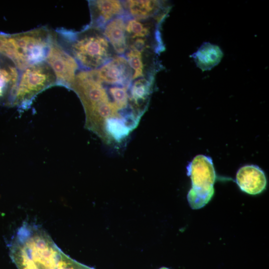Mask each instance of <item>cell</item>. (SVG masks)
<instances>
[{"instance_id": "cell-13", "label": "cell", "mask_w": 269, "mask_h": 269, "mask_svg": "<svg viewBox=\"0 0 269 269\" xmlns=\"http://www.w3.org/2000/svg\"><path fill=\"white\" fill-rule=\"evenodd\" d=\"M152 86L150 78H140L131 86L130 103L134 114L139 118L145 109Z\"/></svg>"}, {"instance_id": "cell-19", "label": "cell", "mask_w": 269, "mask_h": 269, "mask_svg": "<svg viewBox=\"0 0 269 269\" xmlns=\"http://www.w3.org/2000/svg\"><path fill=\"white\" fill-rule=\"evenodd\" d=\"M159 269H169V268H167L166 267H162L160 268Z\"/></svg>"}, {"instance_id": "cell-12", "label": "cell", "mask_w": 269, "mask_h": 269, "mask_svg": "<svg viewBox=\"0 0 269 269\" xmlns=\"http://www.w3.org/2000/svg\"><path fill=\"white\" fill-rule=\"evenodd\" d=\"M131 16L129 14L117 16L109 21L103 27V34L110 42L116 52L123 54L127 49L126 31V22Z\"/></svg>"}, {"instance_id": "cell-18", "label": "cell", "mask_w": 269, "mask_h": 269, "mask_svg": "<svg viewBox=\"0 0 269 269\" xmlns=\"http://www.w3.org/2000/svg\"><path fill=\"white\" fill-rule=\"evenodd\" d=\"M56 269H95L81 264L62 252Z\"/></svg>"}, {"instance_id": "cell-6", "label": "cell", "mask_w": 269, "mask_h": 269, "mask_svg": "<svg viewBox=\"0 0 269 269\" xmlns=\"http://www.w3.org/2000/svg\"><path fill=\"white\" fill-rule=\"evenodd\" d=\"M45 60L55 74L56 84L71 88L79 65L58 41L57 34H54Z\"/></svg>"}, {"instance_id": "cell-5", "label": "cell", "mask_w": 269, "mask_h": 269, "mask_svg": "<svg viewBox=\"0 0 269 269\" xmlns=\"http://www.w3.org/2000/svg\"><path fill=\"white\" fill-rule=\"evenodd\" d=\"M55 84V74L45 62L29 66L19 76L12 105H29L37 94Z\"/></svg>"}, {"instance_id": "cell-14", "label": "cell", "mask_w": 269, "mask_h": 269, "mask_svg": "<svg viewBox=\"0 0 269 269\" xmlns=\"http://www.w3.org/2000/svg\"><path fill=\"white\" fill-rule=\"evenodd\" d=\"M192 56L196 65L204 71L210 70L217 65L223 57V52L217 45L205 42Z\"/></svg>"}, {"instance_id": "cell-7", "label": "cell", "mask_w": 269, "mask_h": 269, "mask_svg": "<svg viewBox=\"0 0 269 269\" xmlns=\"http://www.w3.org/2000/svg\"><path fill=\"white\" fill-rule=\"evenodd\" d=\"M126 31L129 49L146 52L155 48L153 38H157L156 36L157 33L152 20L130 19V17L126 22Z\"/></svg>"}, {"instance_id": "cell-1", "label": "cell", "mask_w": 269, "mask_h": 269, "mask_svg": "<svg viewBox=\"0 0 269 269\" xmlns=\"http://www.w3.org/2000/svg\"><path fill=\"white\" fill-rule=\"evenodd\" d=\"M9 248L18 269H56L62 252L41 227L28 222L18 228Z\"/></svg>"}, {"instance_id": "cell-16", "label": "cell", "mask_w": 269, "mask_h": 269, "mask_svg": "<svg viewBox=\"0 0 269 269\" xmlns=\"http://www.w3.org/2000/svg\"><path fill=\"white\" fill-rule=\"evenodd\" d=\"M143 52L129 49L126 54V59L133 71L132 79L144 77L146 72V64Z\"/></svg>"}, {"instance_id": "cell-3", "label": "cell", "mask_w": 269, "mask_h": 269, "mask_svg": "<svg viewBox=\"0 0 269 269\" xmlns=\"http://www.w3.org/2000/svg\"><path fill=\"white\" fill-rule=\"evenodd\" d=\"M69 45L71 55L86 70L97 69L112 59L109 41L100 29L90 26L77 33L58 31Z\"/></svg>"}, {"instance_id": "cell-8", "label": "cell", "mask_w": 269, "mask_h": 269, "mask_svg": "<svg viewBox=\"0 0 269 269\" xmlns=\"http://www.w3.org/2000/svg\"><path fill=\"white\" fill-rule=\"evenodd\" d=\"M103 82L129 88L131 86L133 71L123 56H117L99 69Z\"/></svg>"}, {"instance_id": "cell-15", "label": "cell", "mask_w": 269, "mask_h": 269, "mask_svg": "<svg viewBox=\"0 0 269 269\" xmlns=\"http://www.w3.org/2000/svg\"><path fill=\"white\" fill-rule=\"evenodd\" d=\"M124 3L131 16L136 19L151 18L157 13L161 6L157 0H131Z\"/></svg>"}, {"instance_id": "cell-9", "label": "cell", "mask_w": 269, "mask_h": 269, "mask_svg": "<svg viewBox=\"0 0 269 269\" xmlns=\"http://www.w3.org/2000/svg\"><path fill=\"white\" fill-rule=\"evenodd\" d=\"M13 62L0 53V101L12 105L19 75Z\"/></svg>"}, {"instance_id": "cell-4", "label": "cell", "mask_w": 269, "mask_h": 269, "mask_svg": "<svg viewBox=\"0 0 269 269\" xmlns=\"http://www.w3.org/2000/svg\"><path fill=\"white\" fill-rule=\"evenodd\" d=\"M187 170L191 180L187 200L192 209H199L210 201L214 193L216 173L213 161L209 156L198 155L189 163Z\"/></svg>"}, {"instance_id": "cell-2", "label": "cell", "mask_w": 269, "mask_h": 269, "mask_svg": "<svg viewBox=\"0 0 269 269\" xmlns=\"http://www.w3.org/2000/svg\"><path fill=\"white\" fill-rule=\"evenodd\" d=\"M54 34L45 27L17 34L0 33V53L23 70L45 59Z\"/></svg>"}, {"instance_id": "cell-17", "label": "cell", "mask_w": 269, "mask_h": 269, "mask_svg": "<svg viewBox=\"0 0 269 269\" xmlns=\"http://www.w3.org/2000/svg\"><path fill=\"white\" fill-rule=\"evenodd\" d=\"M128 89L126 87L116 86L111 87L109 89L110 94L113 101V105L118 113V110L125 109L127 107L128 100L129 99L130 101L127 93Z\"/></svg>"}, {"instance_id": "cell-10", "label": "cell", "mask_w": 269, "mask_h": 269, "mask_svg": "<svg viewBox=\"0 0 269 269\" xmlns=\"http://www.w3.org/2000/svg\"><path fill=\"white\" fill-rule=\"evenodd\" d=\"M90 7L92 18L90 26L100 29L114 18L126 14L123 3L119 0L91 1Z\"/></svg>"}, {"instance_id": "cell-11", "label": "cell", "mask_w": 269, "mask_h": 269, "mask_svg": "<svg viewBox=\"0 0 269 269\" xmlns=\"http://www.w3.org/2000/svg\"><path fill=\"white\" fill-rule=\"evenodd\" d=\"M236 182L243 191L249 194L256 195L266 188L267 179L265 173L259 166L248 165L238 171Z\"/></svg>"}]
</instances>
